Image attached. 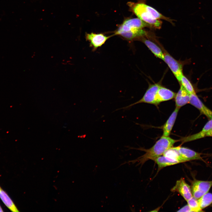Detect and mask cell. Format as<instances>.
Instances as JSON below:
<instances>
[{"label": "cell", "instance_id": "22", "mask_svg": "<svg viewBox=\"0 0 212 212\" xmlns=\"http://www.w3.org/2000/svg\"><path fill=\"white\" fill-rule=\"evenodd\" d=\"M188 205L189 206L191 212L203 211L199 206L198 199L192 196L187 201Z\"/></svg>", "mask_w": 212, "mask_h": 212}, {"label": "cell", "instance_id": "2", "mask_svg": "<svg viewBox=\"0 0 212 212\" xmlns=\"http://www.w3.org/2000/svg\"><path fill=\"white\" fill-rule=\"evenodd\" d=\"M130 9L138 18L150 24L153 28L160 29L162 22L159 19H155L144 9L141 0L137 3L132 2L127 3Z\"/></svg>", "mask_w": 212, "mask_h": 212}, {"label": "cell", "instance_id": "17", "mask_svg": "<svg viewBox=\"0 0 212 212\" xmlns=\"http://www.w3.org/2000/svg\"><path fill=\"white\" fill-rule=\"evenodd\" d=\"M154 161L157 164L158 170L167 166L180 163L178 160L172 159L164 155L158 157Z\"/></svg>", "mask_w": 212, "mask_h": 212}, {"label": "cell", "instance_id": "20", "mask_svg": "<svg viewBox=\"0 0 212 212\" xmlns=\"http://www.w3.org/2000/svg\"><path fill=\"white\" fill-rule=\"evenodd\" d=\"M201 208L202 210L212 203V193H207L198 199Z\"/></svg>", "mask_w": 212, "mask_h": 212}, {"label": "cell", "instance_id": "24", "mask_svg": "<svg viewBox=\"0 0 212 212\" xmlns=\"http://www.w3.org/2000/svg\"><path fill=\"white\" fill-rule=\"evenodd\" d=\"M212 137V128L206 133L204 137Z\"/></svg>", "mask_w": 212, "mask_h": 212}, {"label": "cell", "instance_id": "7", "mask_svg": "<svg viewBox=\"0 0 212 212\" xmlns=\"http://www.w3.org/2000/svg\"><path fill=\"white\" fill-rule=\"evenodd\" d=\"M111 36H107L102 33L93 32L86 33L85 35L86 39L90 42V46L93 51L102 46Z\"/></svg>", "mask_w": 212, "mask_h": 212}, {"label": "cell", "instance_id": "23", "mask_svg": "<svg viewBox=\"0 0 212 212\" xmlns=\"http://www.w3.org/2000/svg\"><path fill=\"white\" fill-rule=\"evenodd\" d=\"M178 212H191V209L189 206L187 204L184 207H183L179 210L177 211Z\"/></svg>", "mask_w": 212, "mask_h": 212}, {"label": "cell", "instance_id": "3", "mask_svg": "<svg viewBox=\"0 0 212 212\" xmlns=\"http://www.w3.org/2000/svg\"><path fill=\"white\" fill-rule=\"evenodd\" d=\"M146 33L143 29L131 26L124 20L115 31L113 35H119L127 40L132 41L138 40L140 37L145 36Z\"/></svg>", "mask_w": 212, "mask_h": 212}, {"label": "cell", "instance_id": "16", "mask_svg": "<svg viewBox=\"0 0 212 212\" xmlns=\"http://www.w3.org/2000/svg\"><path fill=\"white\" fill-rule=\"evenodd\" d=\"M141 0L142 5L144 9L153 18L158 19H162L165 20L169 22L172 25H174L173 22V20L163 16L153 8L146 4L144 2V0Z\"/></svg>", "mask_w": 212, "mask_h": 212}, {"label": "cell", "instance_id": "25", "mask_svg": "<svg viewBox=\"0 0 212 212\" xmlns=\"http://www.w3.org/2000/svg\"><path fill=\"white\" fill-rule=\"evenodd\" d=\"M3 211L1 206L0 205V212H3Z\"/></svg>", "mask_w": 212, "mask_h": 212}, {"label": "cell", "instance_id": "18", "mask_svg": "<svg viewBox=\"0 0 212 212\" xmlns=\"http://www.w3.org/2000/svg\"><path fill=\"white\" fill-rule=\"evenodd\" d=\"M0 198L4 205L11 211L19 212L15 204L6 193L1 188L0 189Z\"/></svg>", "mask_w": 212, "mask_h": 212}, {"label": "cell", "instance_id": "13", "mask_svg": "<svg viewBox=\"0 0 212 212\" xmlns=\"http://www.w3.org/2000/svg\"><path fill=\"white\" fill-rule=\"evenodd\" d=\"M212 128V119H210L205 125L202 130L197 133L183 137L179 141L183 143L191 141L204 137L206 133Z\"/></svg>", "mask_w": 212, "mask_h": 212}, {"label": "cell", "instance_id": "1", "mask_svg": "<svg viewBox=\"0 0 212 212\" xmlns=\"http://www.w3.org/2000/svg\"><path fill=\"white\" fill-rule=\"evenodd\" d=\"M179 141V140L173 139L169 136H162L150 148L147 149L137 148V149L144 151L145 153L135 160L128 161L127 163H134L138 162L137 165H142L148 160H154L157 158L163 155L166 150L173 147L174 144Z\"/></svg>", "mask_w": 212, "mask_h": 212}, {"label": "cell", "instance_id": "6", "mask_svg": "<svg viewBox=\"0 0 212 212\" xmlns=\"http://www.w3.org/2000/svg\"><path fill=\"white\" fill-rule=\"evenodd\" d=\"M212 186V180H195L193 182L191 186L193 196L198 199L208 193Z\"/></svg>", "mask_w": 212, "mask_h": 212}, {"label": "cell", "instance_id": "8", "mask_svg": "<svg viewBox=\"0 0 212 212\" xmlns=\"http://www.w3.org/2000/svg\"><path fill=\"white\" fill-rule=\"evenodd\" d=\"M171 191L178 193L186 201L193 196L191 187L183 178H181L176 181Z\"/></svg>", "mask_w": 212, "mask_h": 212}, {"label": "cell", "instance_id": "10", "mask_svg": "<svg viewBox=\"0 0 212 212\" xmlns=\"http://www.w3.org/2000/svg\"><path fill=\"white\" fill-rule=\"evenodd\" d=\"M176 94L170 90L161 86L156 95L155 105L157 106L162 102L173 99Z\"/></svg>", "mask_w": 212, "mask_h": 212}, {"label": "cell", "instance_id": "21", "mask_svg": "<svg viewBox=\"0 0 212 212\" xmlns=\"http://www.w3.org/2000/svg\"><path fill=\"white\" fill-rule=\"evenodd\" d=\"M179 82L189 94H196L192 84L189 80L183 74L181 77Z\"/></svg>", "mask_w": 212, "mask_h": 212}, {"label": "cell", "instance_id": "5", "mask_svg": "<svg viewBox=\"0 0 212 212\" xmlns=\"http://www.w3.org/2000/svg\"><path fill=\"white\" fill-rule=\"evenodd\" d=\"M164 55L163 61L167 64L171 70L180 82L183 73V65L181 63L173 58L166 50L163 49Z\"/></svg>", "mask_w": 212, "mask_h": 212}, {"label": "cell", "instance_id": "4", "mask_svg": "<svg viewBox=\"0 0 212 212\" xmlns=\"http://www.w3.org/2000/svg\"><path fill=\"white\" fill-rule=\"evenodd\" d=\"M161 86L159 83L150 85L144 95L140 100L127 106L117 109L116 111L121 109H127L135 105L140 103H145L155 105L156 95Z\"/></svg>", "mask_w": 212, "mask_h": 212}, {"label": "cell", "instance_id": "26", "mask_svg": "<svg viewBox=\"0 0 212 212\" xmlns=\"http://www.w3.org/2000/svg\"><path fill=\"white\" fill-rule=\"evenodd\" d=\"M1 187H0V189H1Z\"/></svg>", "mask_w": 212, "mask_h": 212}, {"label": "cell", "instance_id": "19", "mask_svg": "<svg viewBox=\"0 0 212 212\" xmlns=\"http://www.w3.org/2000/svg\"><path fill=\"white\" fill-rule=\"evenodd\" d=\"M163 155L178 160L180 163H183L179 150L178 146L173 147L169 148L164 153Z\"/></svg>", "mask_w": 212, "mask_h": 212}, {"label": "cell", "instance_id": "9", "mask_svg": "<svg viewBox=\"0 0 212 212\" xmlns=\"http://www.w3.org/2000/svg\"><path fill=\"white\" fill-rule=\"evenodd\" d=\"M189 103L197 108L201 113L209 119H212V111L204 105L196 94H190Z\"/></svg>", "mask_w": 212, "mask_h": 212}, {"label": "cell", "instance_id": "12", "mask_svg": "<svg viewBox=\"0 0 212 212\" xmlns=\"http://www.w3.org/2000/svg\"><path fill=\"white\" fill-rule=\"evenodd\" d=\"M176 107L179 109L189 103L190 94L180 85V87L174 97Z\"/></svg>", "mask_w": 212, "mask_h": 212}, {"label": "cell", "instance_id": "11", "mask_svg": "<svg viewBox=\"0 0 212 212\" xmlns=\"http://www.w3.org/2000/svg\"><path fill=\"white\" fill-rule=\"evenodd\" d=\"M178 149L183 163L193 160H202L200 153L180 146H178Z\"/></svg>", "mask_w": 212, "mask_h": 212}, {"label": "cell", "instance_id": "14", "mask_svg": "<svg viewBox=\"0 0 212 212\" xmlns=\"http://www.w3.org/2000/svg\"><path fill=\"white\" fill-rule=\"evenodd\" d=\"M138 40L143 43L156 57L163 60L164 55L163 50L156 44L145 38V36L140 37Z\"/></svg>", "mask_w": 212, "mask_h": 212}, {"label": "cell", "instance_id": "15", "mask_svg": "<svg viewBox=\"0 0 212 212\" xmlns=\"http://www.w3.org/2000/svg\"><path fill=\"white\" fill-rule=\"evenodd\" d=\"M179 109L176 107L163 126V136H169L173 126Z\"/></svg>", "mask_w": 212, "mask_h": 212}]
</instances>
